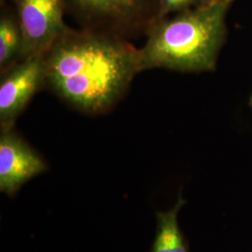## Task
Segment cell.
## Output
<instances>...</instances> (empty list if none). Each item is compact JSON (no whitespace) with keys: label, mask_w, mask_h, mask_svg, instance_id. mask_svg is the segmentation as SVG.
I'll return each instance as SVG.
<instances>
[{"label":"cell","mask_w":252,"mask_h":252,"mask_svg":"<svg viewBox=\"0 0 252 252\" xmlns=\"http://www.w3.org/2000/svg\"><path fill=\"white\" fill-rule=\"evenodd\" d=\"M46 85L81 112L101 114L141 72L139 49L122 36L68 28L44 54Z\"/></svg>","instance_id":"obj_1"},{"label":"cell","mask_w":252,"mask_h":252,"mask_svg":"<svg viewBox=\"0 0 252 252\" xmlns=\"http://www.w3.org/2000/svg\"><path fill=\"white\" fill-rule=\"evenodd\" d=\"M230 5L195 7L157 21L139 49L141 72L164 68L179 72H209L227 36Z\"/></svg>","instance_id":"obj_2"},{"label":"cell","mask_w":252,"mask_h":252,"mask_svg":"<svg viewBox=\"0 0 252 252\" xmlns=\"http://www.w3.org/2000/svg\"><path fill=\"white\" fill-rule=\"evenodd\" d=\"M81 28L124 38L146 34L156 22L159 0H65Z\"/></svg>","instance_id":"obj_3"},{"label":"cell","mask_w":252,"mask_h":252,"mask_svg":"<svg viewBox=\"0 0 252 252\" xmlns=\"http://www.w3.org/2000/svg\"><path fill=\"white\" fill-rule=\"evenodd\" d=\"M24 47L21 61L45 54L69 28L63 21L65 0H13Z\"/></svg>","instance_id":"obj_4"},{"label":"cell","mask_w":252,"mask_h":252,"mask_svg":"<svg viewBox=\"0 0 252 252\" xmlns=\"http://www.w3.org/2000/svg\"><path fill=\"white\" fill-rule=\"evenodd\" d=\"M45 85L44 54L20 61L1 74L0 132L14 128L16 120L27 104Z\"/></svg>","instance_id":"obj_5"},{"label":"cell","mask_w":252,"mask_h":252,"mask_svg":"<svg viewBox=\"0 0 252 252\" xmlns=\"http://www.w3.org/2000/svg\"><path fill=\"white\" fill-rule=\"evenodd\" d=\"M50 170L44 157L13 129L0 132V192L13 199L28 181Z\"/></svg>","instance_id":"obj_6"},{"label":"cell","mask_w":252,"mask_h":252,"mask_svg":"<svg viewBox=\"0 0 252 252\" xmlns=\"http://www.w3.org/2000/svg\"><path fill=\"white\" fill-rule=\"evenodd\" d=\"M24 37L15 11L4 9L0 16V73L8 71L22 59Z\"/></svg>","instance_id":"obj_7"},{"label":"cell","mask_w":252,"mask_h":252,"mask_svg":"<svg viewBox=\"0 0 252 252\" xmlns=\"http://www.w3.org/2000/svg\"><path fill=\"white\" fill-rule=\"evenodd\" d=\"M186 204L187 200L183 197L181 191H180L176 202L170 209L166 211L155 212V234L149 252H173L170 234L172 222L177 217H180V211L186 206Z\"/></svg>","instance_id":"obj_8"},{"label":"cell","mask_w":252,"mask_h":252,"mask_svg":"<svg viewBox=\"0 0 252 252\" xmlns=\"http://www.w3.org/2000/svg\"><path fill=\"white\" fill-rule=\"evenodd\" d=\"M200 0H159L157 21L197 7Z\"/></svg>","instance_id":"obj_9"},{"label":"cell","mask_w":252,"mask_h":252,"mask_svg":"<svg viewBox=\"0 0 252 252\" xmlns=\"http://www.w3.org/2000/svg\"><path fill=\"white\" fill-rule=\"evenodd\" d=\"M170 234H171L172 252H190L186 236L183 234L180 228L179 217H177L172 222Z\"/></svg>","instance_id":"obj_10"},{"label":"cell","mask_w":252,"mask_h":252,"mask_svg":"<svg viewBox=\"0 0 252 252\" xmlns=\"http://www.w3.org/2000/svg\"><path fill=\"white\" fill-rule=\"evenodd\" d=\"M234 0H200L198 6L200 7H210L215 5H230ZM197 6V7H198Z\"/></svg>","instance_id":"obj_11"},{"label":"cell","mask_w":252,"mask_h":252,"mask_svg":"<svg viewBox=\"0 0 252 252\" xmlns=\"http://www.w3.org/2000/svg\"><path fill=\"white\" fill-rule=\"evenodd\" d=\"M7 0H0V3H1V6H3L4 5V3L6 2Z\"/></svg>","instance_id":"obj_12"},{"label":"cell","mask_w":252,"mask_h":252,"mask_svg":"<svg viewBox=\"0 0 252 252\" xmlns=\"http://www.w3.org/2000/svg\"><path fill=\"white\" fill-rule=\"evenodd\" d=\"M250 106L252 108V94L251 95V98H250Z\"/></svg>","instance_id":"obj_13"}]
</instances>
